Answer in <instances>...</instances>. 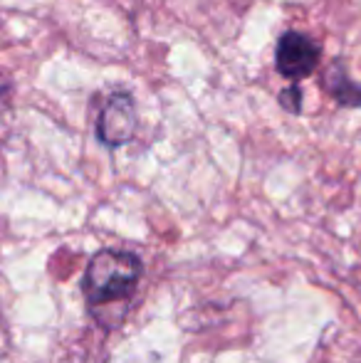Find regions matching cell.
<instances>
[{"instance_id":"cell-6","label":"cell","mask_w":361,"mask_h":363,"mask_svg":"<svg viewBox=\"0 0 361 363\" xmlns=\"http://www.w3.org/2000/svg\"><path fill=\"white\" fill-rule=\"evenodd\" d=\"M8 91H10V79L3 72H0V96L8 94Z\"/></svg>"},{"instance_id":"cell-3","label":"cell","mask_w":361,"mask_h":363,"mask_svg":"<svg viewBox=\"0 0 361 363\" xmlns=\"http://www.w3.org/2000/svg\"><path fill=\"white\" fill-rule=\"evenodd\" d=\"M322 48L309 35L299 30H287L279 35L274 48V69L289 82H299L319 67Z\"/></svg>"},{"instance_id":"cell-1","label":"cell","mask_w":361,"mask_h":363,"mask_svg":"<svg viewBox=\"0 0 361 363\" xmlns=\"http://www.w3.org/2000/svg\"><path fill=\"white\" fill-rule=\"evenodd\" d=\"M141 274L144 262L139 255L129 250H99L89 259L82 279V291L91 314L99 316L101 311H114L111 306H116V311L124 316L126 301L134 294Z\"/></svg>"},{"instance_id":"cell-4","label":"cell","mask_w":361,"mask_h":363,"mask_svg":"<svg viewBox=\"0 0 361 363\" xmlns=\"http://www.w3.org/2000/svg\"><path fill=\"white\" fill-rule=\"evenodd\" d=\"M324 89L337 104L349 106V109H361V84L352 79L342 60H334L324 69Z\"/></svg>"},{"instance_id":"cell-2","label":"cell","mask_w":361,"mask_h":363,"mask_svg":"<svg viewBox=\"0 0 361 363\" xmlns=\"http://www.w3.org/2000/svg\"><path fill=\"white\" fill-rule=\"evenodd\" d=\"M139 114H136V101L131 91L116 89L104 99L96 116V139L106 148L126 146L136 134Z\"/></svg>"},{"instance_id":"cell-5","label":"cell","mask_w":361,"mask_h":363,"mask_svg":"<svg viewBox=\"0 0 361 363\" xmlns=\"http://www.w3.org/2000/svg\"><path fill=\"white\" fill-rule=\"evenodd\" d=\"M277 101L284 111H289V114H302V89H299V84L284 86V89L277 94Z\"/></svg>"}]
</instances>
